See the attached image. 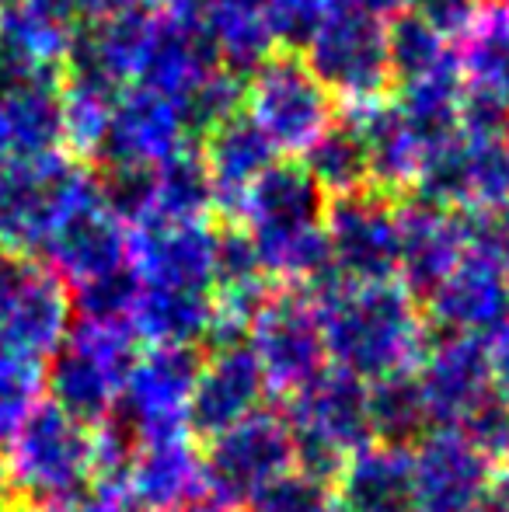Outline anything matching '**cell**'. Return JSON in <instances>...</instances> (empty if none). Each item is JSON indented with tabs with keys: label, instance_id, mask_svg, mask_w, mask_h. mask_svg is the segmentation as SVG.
Instances as JSON below:
<instances>
[{
	"label": "cell",
	"instance_id": "36",
	"mask_svg": "<svg viewBox=\"0 0 509 512\" xmlns=\"http://www.w3.org/2000/svg\"><path fill=\"white\" fill-rule=\"evenodd\" d=\"M143 283L133 265H119L112 272H102L95 279H84L70 293V307L81 314V321L95 324H129V314L136 307Z\"/></svg>",
	"mask_w": 509,
	"mask_h": 512
},
{
	"label": "cell",
	"instance_id": "21",
	"mask_svg": "<svg viewBox=\"0 0 509 512\" xmlns=\"http://www.w3.org/2000/svg\"><path fill=\"white\" fill-rule=\"evenodd\" d=\"M433 331L489 338L509 317V272L464 255L457 269L422 300Z\"/></svg>",
	"mask_w": 509,
	"mask_h": 512
},
{
	"label": "cell",
	"instance_id": "22",
	"mask_svg": "<svg viewBox=\"0 0 509 512\" xmlns=\"http://www.w3.org/2000/svg\"><path fill=\"white\" fill-rule=\"evenodd\" d=\"M199 154L213 178V199H217L220 220H238L248 189L276 164L279 150L265 136V129L245 112L220 122L213 133L203 136Z\"/></svg>",
	"mask_w": 509,
	"mask_h": 512
},
{
	"label": "cell",
	"instance_id": "25",
	"mask_svg": "<svg viewBox=\"0 0 509 512\" xmlns=\"http://www.w3.org/2000/svg\"><path fill=\"white\" fill-rule=\"evenodd\" d=\"M356 119V129L367 147L370 164V189L398 199L408 196L415 175L422 164V147L415 133L408 129L405 115L398 112L394 98H377L370 105H353L349 112Z\"/></svg>",
	"mask_w": 509,
	"mask_h": 512
},
{
	"label": "cell",
	"instance_id": "44",
	"mask_svg": "<svg viewBox=\"0 0 509 512\" xmlns=\"http://www.w3.org/2000/svg\"><path fill=\"white\" fill-rule=\"evenodd\" d=\"M485 352H489V377L492 394L509 405V317L485 338Z\"/></svg>",
	"mask_w": 509,
	"mask_h": 512
},
{
	"label": "cell",
	"instance_id": "46",
	"mask_svg": "<svg viewBox=\"0 0 509 512\" xmlns=\"http://www.w3.org/2000/svg\"><path fill=\"white\" fill-rule=\"evenodd\" d=\"M81 4V18L98 21V18H112V14L133 11V7H143L147 0H77Z\"/></svg>",
	"mask_w": 509,
	"mask_h": 512
},
{
	"label": "cell",
	"instance_id": "34",
	"mask_svg": "<svg viewBox=\"0 0 509 512\" xmlns=\"http://www.w3.org/2000/svg\"><path fill=\"white\" fill-rule=\"evenodd\" d=\"M178 119H182L185 136L192 140H203L206 133L227 122L231 115L245 112L248 108V81L231 70H213V74L199 77L189 91L175 98Z\"/></svg>",
	"mask_w": 509,
	"mask_h": 512
},
{
	"label": "cell",
	"instance_id": "19",
	"mask_svg": "<svg viewBox=\"0 0 509 512\" xmlns=\"http://www.w3.org/2000/svg\"><path fill=\"white\" fill-rule=\"evenodd\" d=\"M35 258L67 286H77L129 262V227L98 203L95 189H88L56 223Z\"/></svg>",
	"mask_w": 509,
	"mask_h": 512
},
{
	"label": "cell",
	"instance_id": "39",
	"mask_svg": "<svg viewBox=\"0 0 509 512\" xmlns=\"http://www.w3.org/2000/svg\"><path fill=\"white\" fill-rule=\"evenodd\" d=\"M471 206H509V136L464 140Z\"/></svg>",
	"mask_w": 509,
	"mask_h": 512
},
{
	"label": "cell",
	"instance_id": "43",
	"mask_svg": "<svg viewBox=\"0 0 509 512\" xmlns=\"http://www.w3.org/2000/svg\"><path fill=\"white\" fill-rule=\"evenodd\" d=\"M11 4H18L35 21H42V25L56 28L63 35L74 32V25L81 21V4L77 0H11Z\"/></svg>",
	"mask_w": 509,
	"mask_h": 512
},
{
	"label": "cell",
	"instance_id": "17",
	"mask_svg": "<svg viewBox=\"0 0 509 512\" xmlns=\"http://www.w3.org/2000/svg\"><path fill=\"white\" fill-rule=\"evenodd\" d=\"M265 394H269V384L248 342L220 352H203V370H199L189 411H185L189 436L199 443L220 436L252 411L265 408Z\"/></svg>",
	"mask_w": 509,
	"mask_h": 512
},
{
	"label": "cell",
	"instance_id": "26",
	"mask_svg": "<svg viewBox=\"0 0 509 512\" xmlns=\"http://www.w3.org/2000/svg\"><path fill=\"white\" fill-rule=\"evenodd\" d=\"M63 143L67 136H63L60 84H32L0 95V154L7 161L56 154Z\"/></svg>",
	"mask_w": 509,
	"mask_h": 512
},
{
	"label": "cell",
	"instance_id": "51",
	"mask_svg": "<svg viewBox=\"0 0 509 512\" xmlns=\"http://www.w3.org/2000/svg\"><path fill=\"white\" fill-rule=\"evenodd\" d=\"M398 4H412V0H394V7H398Z\"/></svg>",
	"mask_w": 509,
	"mask_h": 512
},
{
	"label": "cell",
	"instance_id": "7",
	"mask_svg": "<svg viewBox=\"0 0 509 512\" xmlns=\"http://www.w3.org/2000/svg\"><path fill=\"white\" fill-rule=\"evenodd\" d=\"M70 286L39 258L0 244V352L46 363L70 331Z\"/></svg>",
	"mask_w": 509,
	"mask_h": 512
},
{
	"label": "cell",
	"instance_id": "35",
	"mask_svg": "<svg viewBox=\"0 0 509 512\" xmlns=\"http://www.w3.org/2000/svg\"><path fill=\"white\" fill-rule=\"evenodd\" d=\"M98 203L123 227L150 220L157 206V164H105L88 168Z\"/></svg>",
	"mask_w": 509,
	"mask_h": 512
},
{
	"label": "cell",
	"instance_id": "1",
	"mask_svg": "<svg viewBox=\"0 0 509 512\" xmlns=\"http://www.w3.org/2000/svg\"><path fill=\"white\" fill-rule=\"evenodd\" d=\"M304 293L318 310L321 338L332 366L367 384L401 370H415L429 342V324L422 304L398 279L346 283L339 272H328Z\"/></svg>",
	"mask_w": 509,
	"mask_h": 512
},
{
	"label": "cell",
	"instance_id": "45",
	"mask_svg": "<svg viewBox=\"0 0 509 512\" xmlns=\"http://www.w3.org/2000/svg\"><path fill=\"white\" fill-rule=\"evenodd\" d=\"M478 512H509V464L492 471V485L485 492V502Z\"/></svg>",
	"mask_w": 509,
	"mask_h": 512
},
{
	"label": "cell",
	"instance_id": "49",
	"mask_svg": "<svg viewBox=\"0 0 509 512\" xmlns=\"http://www.w3.org/2000/svg\"><path fill=\"white\" fill-rule=\"evenodd\" d=\"M0 481H7V471H4V453H0Z\"/></svg>",
	"mask_w": 509,
	"mask_h": 512
},
{
	"label": "cell",
	"instance_id": "10",
	"mask_svg": "<svg viewBox=\"0 0 509 512\" xmlns=\"http://www.w3.org/2000/svg\"><path fill=\"white\" fill-rule=\"evenodd\" d=\"M203 457V488L224 509L238 512L252 502L265 481L293 464V439L283 411L258 408L220 436L206 439Z\"/></svg>",
	"mask_w": 509,
	"mask_h": 512
},
{
	"label": "cell",
	"instance_id": "15",
	"mask_svg": "<svg viewBox=\"0 0 509 512\" xmlns=\"http://www.w3.org/2000/svg\"><path fill=\"white\" fill-rule=\"evenodd\" d=\"M213 234L206 220H150L129 227V265L143 286L213 293Z\"/></svg>",
	"mask_w": 509,
	"mask_h": 512
},
{
	"label": "cell",
	"instance_id": "20",
	"mask_svg": "<svg viewBox=\"0 0 509 512\" xmlns=\"http://www.w3.org/2000/svg\"><path fill=\"white\" fill-rule=\"evenodd\" d=\"M464 258L454 209L429 206L415 196L398 203V283L415 300H426Z\"/></svg>",
	"mask_w": 509,
	"mask_h": 512
},
{
	"label": "cell",
	"instance_id": "14",
	"mask_svg": "<svg viewBox=\"0 0 509 512\" xmlns=\"http://www.w3.org/2000/svg\"><path fill=\"white\" fill-rule=\"evenodd\" d=\"M415 512H478L492 485V467L461 429H429L412 446Z\"/></svg>",
	"mask_w": 509,
	"mask_h": 512
},
{
	"label": "cell",
	"instance_id": "12",
	"mask_svg": "<svg viewBox=\"0 0 509 512\" xmlns=\"http://www.w3.org/2000/svg\"><path fill=\"white\" fill-rule=\"evenodd\" d=\"M325 237L346 283H387L398 276V203L377 189L328 199Z\"/></svg>",
	"mask_w": 509,
	"mask_h": 512
},
{
	"label": "cell",
	"instance_id": "32",
	"mask_svg": "<svg viewBox=\"0 0 509 512\" xmlns=\"http://www.w3.org/2000/svg\"><path fill=\"white\" fill-rule=\"evenodd\" d=\"M217 213L213 178L196 143H185L157 164V206L154 216L164 220H206Z\"/></svg>",
	"mask_w": 509,
	"mask_h": 512
},
{
	"label": "cell",
	"instance_id": "27",
	"mask_svg": "<svg viewBox=\"0 0 509 512\" xmlns=\"http://www.w3.org/2000/svg\"><path fill=\"white\" fill-rule=\"evenodd\" d=\"M217 304L206 290H171L143 286L129 314V328L150 345H199L210 328Z\"/></svg>",
	"mask_w": 509,
	"mask_h": 512
},
{
	"label": "cell",
	"instance_id": "3",
	"mask_svg": "<svg viewBox=\"0 0 509 512\" xmlns=\"http://www.w3.org/2000/svg\"><path fill=\"white\" fill-rule=\"evenodd\" d=\"M394 0H328L318 28L300 49L307 67L335 98L370 105L391 91L387 18Z\"/></svg>",
	"mask_w": 509,
	"mask_h": 512
},
{
	"label": "cell",
	"instance_id": "16",
	"mask_svg": "<svg viewBox=\"0 0 509 512\" xmlns=\"http://www.w3.org/2000/svg\"><path fill=\"white\" fill-rule=\"evenodd\" d=\"M189 143L178 119V108L171 98L147 91L140 84H129L112 105L88 161L91 168L105 164H161L175 150Z\"/></svg>",
	"mask_w": 509,
	"mask_h": 512
},
{
	"label": "cell",
	"instance_id": "50",
	"mask_svg": "<svg viewBox=\"0 0 509 512\" xmlns=\"http://www.w3.org/2000/svg\"><path fill=\"white\" fill-rule=\"evenodd\" d=\"M485 7H496V4H509V0H482Z\"/></svg>",
	"mask_w": 509,
	"mask_h": 512
},
{
	"label": "cell",
	"instance_id": "18",
	"mask_svg": "<svg viewBox=\"0 0 509 512\" xmlns=\"http://www.w3.org/2000/svg\"><path fill=\"white\" fill-rule=\"evenodd\" d=\"M283 418L290 432L325 439L346 457L360 446L374 443L367 411V380L353 377L339 366H325L307 384L286 394Z\"/></svg>",
	"mask_w": 509,
	"mask_h": 512
},
{
	"label": "cell",
	"instance_id": "11",
	"mask_svg": "<svg viewBox=\"0 0 509 512\" xmlns=\"http://www.w3.org/2000/svg\"><path fill=\"white\" fill-rule=\"evenodd\" d=\"M248 345L262 366L269 391L283 398L328 366L318 310L300 286H276V293L248 324Z\"/></svg>",
	"mask_w": 509,
	"mask_h": 512
},
{
	"label": "cell",
	"instance_id": "38",
	"mask_svg": "<svg viewBox=\"0 0 509 512\" xmlns=\"http://www.w3.org/2000/svg\"><path fill=\"white\" fill-rule=\"evenodd\" d=\"M464 255L509 272V206H464L457 209Z\"/></svg>",
	"mask_w": 509,
	"mask_h": 512
},
{
	"label": "cell",
	"instance_id": "13",
	"mask_svg": "<svg viewBox=\"0 0 509 512\" xmlns=\"http://www.w3.org/2000/svg\"><path fill=\"white\" fill-rule=\"evenodd\" d=\"M422 401L433 429H457L485 398H492L485 338L429 328V342L415 363Z\"/></svg>",
	"mask_w": 509,
	"mask_h": 512
},
{
	"label": "cell",
	"instance_id": "4",
	"mask_svg": "<svg viewBox=\"0 0 509 512\" xmlns=\"http://www.w3.org/2000/svg\"><path fill=\"white\" fill-rule=\"evenodd\" d=\"M140 356V338L129 324H70L63 345L46 359V394L84 429L112 422L129 366Z\"/></svg>",
	"mask_w": 509,
	"mask_h": 512
},
{
	"label": "cell",
	"instance_id": "28",
	"mask_svg": "<svg viewBox=\"0 0 509 512\" xmlns=\"http://www.w3.org/2000/svg\"><path fill=\"white\" fill-rule=\"evenodd\" d=\"M461 98H464V81L457 60L447 63L436 74H426L419 81L398 84V112L405 115L408 129L419 140L422 154L440 143L461 136Z\"/></svg>",
	"mask_w": 509,
	"mask_h": 512
},
{
	"label": "cell",
	"instance_id": "40",
	"mask_svg": "<svg viewBox=\"0 0 509 512\" xmlns=\"http://www.w3.org/2000/svg\"><path fill=\"white\" fill-rule=\"evenodd\" d=\"M328 499H332V488L290 464L258 488L248 502V512H321Z\"/></svg>",
	"mask_w": 509,
	"mask_h": 512
},
{
	"label": "cell",
	"instance_id": "8",
	"mask_svg": "<svg viewBox=\"0 0 509 512\" xmlns=\"http://www.w3.org/2000/svg\"><path fill=\"white\" fill-rule=\"evenodd\" d=\"M199 370H203L199 345H150L129 366L112 422L123 425L136 443L189 436L185 411Z\"/></svg>",
	"mask_w": 509,
	"mask_h": 512
},
{
	"label": "cell",
	"instance_id": "47",
	"mask_svg": "<svg viewBox=\"0 0 509 512\" xmlns=\"http://www.w3.org/2000/svg\"><path fill=\"white\" fill-rule=\"evenodd\" d=\"M0 512H35V509L28 506V502L21 499L7 481H0Z\"/></svg>",
	"mask_w": 509,
	"mask_h": 512
},
{
	"label": "cell",
	"instance_id": "24",
	"mask_svg": "<svg viewBox=\"0 0 509 512\" xmlns=\"http://www.w3.org/2000/svg\"><path fill=\"white\" fill-rule=\"evenodd\" d=\"M339 502L349 512H415L412 509V450L367 443L349 453L339 481Z\"/></svg>",
	"mask_w": 509,
	"mask_h": 512
},
{
	"label": "cell",
	"instance_id": "23",
	"mask_svg": "<svg viewBox=\"0 0 509 512\" xmlns=\"http://www.w3.org/2000/svg\"><path fill=\"white\" fill-rule=\"evenodd\" d=\"M203 492V457H199L192 436L136 446L129 495L140 506H147L150 512H178Z\"/></svg>",
	"mask_w": 509,
	"mask_h": 512
},
{
	"label": "cell",
	"instance_id": "52",
	"mask_svg": "<svg viewBox=\"0 0 509 512\" xmlns=\"http://www.w3.org/2000/svg\"><path fill=\"white\" fill-rule=\"evenodd\" d=\"M4 161H7V157H4V154H0V168H4Z\"/></svg>",
	"mask_w": 509,
	"mask_h": 512
},
{
	"label": "cell",
	"instance_id": "41",
	"mask_svg": "<svg viewBox=\"0 0 509 512\" xmlns=\"http://www.w3.org/2000/svg\"><path fill=\"white\" fill-rule=\"evenodd\" d=\"M457 429L492 471L509 464V405L503 398H485Z\"/></svg>",
	"mask_w": 509,
	"mask_h": 512
},
{
	"label": "cell",
	"instance_id": "33",
	"mask_svg": "<svg viewBox=\"0 0 509 512\" xmlns=\"http://www.w3.org/2000/svg\"><path fill=\"white\" fill-rule=\"evenodd\" d=\"M457 53L447 49V39L429 25L422 14L391 11L387 18V63H391V88L408 81H419L426 74H436L447 63H454Z\"/></svg>",
	"mask_w": 509,
	"mask_h": 512
},
{
	"label": "cell",
	"instance_id": "42",
	"mask_svg": "<svg viewBox=\"0 0 509 512\" xmlns=\"http://www.w3.org/2000/svg\"><path fill=\"white\" fill-rule=\"evenodd\" d=\"M482 7V0H412V11L422 14L443 39H464Z\"/></svg>",
	"mask_w": 509,
	"mask_h": 512
},
{
	"label": "cell",
	"instance_id": "6",
	"mask_svg": "<svg viewBox=\"0 0 509 512\" xmlns=\"http://www.w3.org/2000/svg\"><path fill=\"white\" fill-rule=\"evenodd\" d=\"M91 189V175L74 154L4 161L0 168V244L39 255L67 209Z\"/></svg>",
	"mask_w": 509,
	"mask_h": 512
},
{
	"label": "cell",
	"instance_id": "37",
	"mask_svg": "<svg viewBox=\"0 0 509 512\" xmlns=\"http://www.w3.org/2000/svg\"><path fill=\"white\" fill-rule=\"evenodd\" d=\"M42 387H46L42 363L0 352V446L42 405Z\"/></svg>",
	"mask_w": 509,
	"mask_h": 512
},
{
	"label": "cell",
	"instance_id": "9",
	"mask_svg": "<svg viewBox=\"0 0 509 512\" xmlns=\"http://www.w3.org/2000/svg\"><path fill=\"white\" fill-rule=\"evenodd\" d=\"M248 115L276 150L304 154L335 119V95L314 77L304 56L276 49L248 77Z\"/></svg>",
	"mask_w": 509,
	"mask_h": 512
},
{
	"label": "cell",
	"instance_id": "48",
	"mask_svg": "<svg viewBox=\"0 0 509 512\" xmlns=\"http://www.w3.org/2000/svg\"><path fill=\"white\" fill-rule=\"evenodd\" d=\"M321 512H349V509L342 506V502H339V499H335V495H332V499H328V506L321 509Z\"/></svg>",
	"mask_w": 509,
	"mask_h": 512
},
{
	"label": "cell",
	"instance_id": "30",
	"mask_svg": "<svg viewBox=\"0 0 509 512\" xmlns=\"http://www.w3.org/2000/svg\"><path fill=\"white\" fill-rule=\"evenodd\" d=\"M300 164H304L307 175L321 185V192H325L328 199L370 189L367 147H363V136L349 112L335 115V119L328 122L325 133L300 154Z\"/></svg>",
	"mask_w": 509,
	"mask_h": 512
},
{
	"label": "cell",
	"instance_id": "29",
	"mask_svg": "<svg viewBox=\"0 0 509 512\" xmlns=\"http://www.w3.org/2000/svg\"><path fill=\"white\" fill-rule=\"evenodd\" d=\"M464 91H475L509 108V4L482 7L457 53Z\"/></svg>",
	"mask_w": 509,
	"mask_h": 512
},
{
	"label": "cell",
	"instance_id": "5",
	"mask_svg": "<svg viewBox=\"0 0 509 512\" xmlns=\"http://www.w3.org/2000/svg\"><path fill=\"white\" fill-rule=\"evenodd\" d=\"M7 485L35 512L67 502L91 488V429L42 401L7 439Z\"/></svg>",
	"mask_w": 509,
	"mask_h": 512
},
{
	"label": "cell",
	"instance_id": "31",
	"mask_svg": "<svg viewBox=\"0 0 509 512\" xmlns=\"http://www.w3.org/2000/svg\"><path fill=\"white\" fill-rule=\"evenodd\" d=\"M367 411L377 443L412 446L415 439L433 429L415 370H401L367 384Z\"/></svg>",
	"mask_w": 509,
	"mask_h": 512
},
{
	"label": "cell",
	"instance_id": "2",
	"mask_svg": "<svg viewBox=\"0 0 509 512\" xmlns=\"http://www.w3.org/2000/svg\"><path fill=\"white\" fill-rule=\"evenodd\" d=\"M328 196L300 161H276L248 189L238 223L252 237L265 272L283 286H314L332 265L325 237Z\"/></svg>",
	"mask_w": 509,
	"mask_h": 512
}]
</instances>
